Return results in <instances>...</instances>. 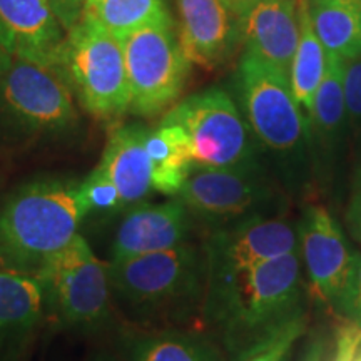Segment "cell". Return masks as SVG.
I'll return each mask as SVG.
<instances>
[{
	"mask_svg": "<svg viewBox=\"0 0 361 361\" xmlns=\"http://www.w3.org/2000/svg\"><path fill=\"white\" fill-rule=\"evenodd\" d=\"M146 151L151 161V186L166 196H176L192 171L191 144L183 126L164 119L147 130Z\"/></svg>",
	"mask_w": 361,
	"mask_h": 361,
	"instance_id": "obj_19",
	"label": "cell"
},
{
	"mask_svg": "<svg viewBox=\"0 0 361 361\" xmlns=\"http://www.w3.org/2000/svg\"><path fill=\"white\" fill-rule=\"evenodd\" d=\"M176 196L189 213L207 223L226 224L255 214L271 192L255 162L238 168H197Z\"/></svg>",
	"mask_w": 361,
	"mask_h": 361,
	"instance_id": "obj_11",
	"label": "cell"
},
{
	"mask_svg": "<svg viewBox=\"0 0 361 361\" xmlns=\"http://www.w3.org/2000/svg\"><path fill=\"white\" fill-rule=\"evenodd\" d=\"M34 276L42 288L44 310L64 326L94 328L107 318L112 296L109 269L80 234Z\"/></svg>",
	"mask_w": 361,
	"mask_h": 361,
	"instance_id": "obj_5",
	"label": "cell"
},
{
	"mask_svg": "<svg viewBox=\"0 0 361 361\" xmlns=\"http://www.w3.org/2000/svg\"><path fill=\"white\" fill-rule=\"evenodd\" d=\"M16 45H13V40L11 34L7 32L6 27L0 22V75L6 72L8 66L12 64V61L16 59Z\"/></svg>",
	"mask_w": 361,
	"mask_h": 361,
	"instance_id": "obj_31",
	"label": "cell"
},
{
	"mask_svg": "<svg viewBox=\"0 0 361 361\" xmlns=\"http://www.w3.org/2000/svg\"><path fill=\"white\" fill-rule=\"evenodd\" d=\"M111 295L137 313H157L191 303L206 281V259L184 243L173 250L111 261Z\"/></svg>",
	"mask_w": 361,
	"mask_h": 361,
	"instance_id": "obj_4",
	"label": "cell"
},
{
	"mask_svg": "<svg viewBox=\"0 0 361 361\" xmlns=\"http://www.w3.org/2000/svg\"><path fill=\"white\" fill-rule=\"evenodd\" d=\"M164 117L183 126L197 168H238L255 164L250 128L233 99L221 89L194 94Z\"/></svg>",
	"mask_w": 361,
	"mask_h": 361,
	"instance_id": "obj_7",
	"label": "cell"
},
{
	"mask_svg": "<svg viewBox=\"0 0 361 361\" xmlns=\"http://www.w3.org/2000/svg\"><path fill=\"white\" fill-rule=\"evenodd\" d=\"M4 109L27 129L57 133L78 121L74 94L56 67L16 57L0 75Z\"/></svg>",
	"mask_w": 361,
	"mask_h": 361,
	"instance_id": "obj_10",
	"label": "cell"
},
{
	"mask_svg": "<svg viewBox=\"0 0 361 361\" xmlns=\"http://www.w3.org/2000/svg\"><path fill=\"white\" fill-rule=\"evenodd\" d=\"M300 42L290 69V84L296 102L310 116L313 101L326 71V51L311 27L306 0H298Z\"/></svg>",
	"mask_w": 361,
	"mask_h": 361,
	"instance_id": "obj_21",
	"label": "cell"
},
{
	"mask_svg": "<svg viewBox=\"0 0 361 361\" xmlns=\"http://www.w3.org/2000/svg\"><path fill=\"white\" fill-rule=\"evenodd\" d=\"M345 61L335 54H326V71L319 84L308 116L310 124L322 139L331 141L340 133L346 119L345 104Z\"/></svg>",
	"mask_w": 361,
	"mask_h": 361,
	"instance_id": "obj_23",
	"label": "cell"
},
{
	"mask_svg": "<svg viewBox=\"0 0 361 361\" xmlns=\"http://www.w3.org/2000/svg\"><path fill=\"white\" fill-rule=\"evenodd\" d=\"M147 129L123 126L112 130L96 168L114 184L124 206L139 202L151 192V161L146 151Z\"/></svg>",
	"mask_w": 361,
	"mask_h": 361,
	"instance_id": "obj_18",
	"label": "cell"
},
{
	"mask_svg": "<svg viewBox=\"0 0 361 361\" xmlns=\"http://www.w3.org/2000/svg\"><path fill=\"white\" fill-rule=\"evenodd\" d=\"M80 194L90 211H117L124 207L114 184L97 168L80 183Z\"/></svg>",
	"mask_w": 361,
	"mask_h": 361,
	"instance_id": "obj_26",
	"label": "cell"
},
{
	"mask_svg": "<svg viewBox=\"0 0 361 361\" xmlns=\"http://www.w3.org/2000/svg\"><path fill=\"white\" fill-rule=\"evenodd\" d=\"M336 311L346 316V319L361 326V252H355L353 269H351L345 295Z\"/></svg>",
	"mask_w": 361,
	"mask_h": 361,
	"instance_id": "obj_27",
	"label": "cell"
},
{
	"mask_svg": "<svg viewBox=\"0 0 361 361\" xmlns=\"http://www.w3.org/2000/svg\"><path fill=\"white\" fill-rule=\"evenodd\" d=\"M84 12L117 39L128 37L144 27L173 24L164 0H87Z\"/></svg>",
	"mask_w": 361,
	"mask_h": 361,
	"instance_id": "obj_22",
	"label": "cell"
},
{
	"mask_svg": "<svg viewBox=\"0 0 361 361\" xmlns=\"http://www.w3.org/2000/svg\"><path fill=\"white\" fill-rule=\"evenodd\" d=\"M246 52L273 64L290 78L300 42L298 0H238Z\"/></svg>",
	"mask_w": 361,
	"mask_h": 361,
	"instance_id": "obj_13",
	"label": "cell"
},
{
	"mask_svg": "<svg viewBox=\"0 0 361 361\" xmlns=\"http://www.w3.org/2000/svg\"><path fill=\"white\" fill-rule=\"evenodd\" d=\"M361 346V326L350 319L336 329V353L333 361H356Z\"/></svg>",
	"mask_w": 361,
	"mask_h": 361,
	"instance_id": "obj_29",
	"label": "cell"
},
{
	"mask_svg": "<svg viewBox=\"0 0 361 361\" xmlns=\"http://www.w3.org/2000/svg\"><path fill=\"white\" fill-rule=\"evenodd\" d=\"M348 224L355 236L361 241V188L358 189V192L355 194L353 201H351L350 204Z\"/></svg>",
	"mask_w": 361,
	"mask_h": 361,
	"instance_id": "obj_32",
	"label": "cell"
},
{
	"mask_svg": "<svg viewBox=\"0 0 361 361\" xmlns=\"http://www.w3.org/2000/svg\"><path fill=\"white\" fill-rule=\"evenodd\" d=\"M189 211L179 200L161 204L142 202L129 211L112 243L111 261L173 250L186 243Z\"/></svg>",
	"mask_w": 361,
	"mask_h": 361,
	"instance_id": "obj_15",
	"label": "cell"
},
{
	"mask_svg": "<svg viewBox=\"0 0 361 361\" xmlns=\"http://www.w3.org/2000/svg\"><path fill=\"white\" fill-rule=\"evenodd\" d=\"M54 67L92 116L111 119L130 109L123 39L89 13L66 32Z\"/></svg>",
	"mask_w": 361,
	"mask_h": 361,
	"instance_id": "obj_3",
	"label": "cell"
},
{
	"mask_svg": "<svg viewBox=\"0 0 361 361\" xmlns=\"http://www.w3.org/2000/svg\"><path fill=\"white\" fill-rule=\"evenodd\" d=\"M87 0H47L54 16L59 20L64 32L71 30L82 17Z\"/></svg>",
	"mask_w": 361,
	"mask_h": 361,
	"instance_id": "obj_30",
	"label": "cell"
},
{
	"mask_svg": "<svg viewBox=\"0 0 361 361\" xmlns=\"http://www.w3.org/2000/svg\"><path fill=\"white\" fill-rule=\"evenodd\" d=\"M300 251L264 261L218 295L207 298V310L224 329L234 355L293 318L301 308Z\"/></svg>",
	"mask_w": 361,
	"mask_h": 361,
	"instance_id": "obj_2",
	"label": "cell"
},
{
	"mask_svg": "<svg viewBox=\"0 0 361 361\" xmlns=\"http://www.w3.org/2000/svg\"><path fill=\"white\" fill-rule=\"evenodd\" d=\"M311 27L326 54L341 61L361 59V2L306 0Z\"/></svg>",
	"mask_w": 361,
	"mask_h": 361,
	"instance_id": "obj_20",
	"label": "cell"
},
{
	"mask_svg": "<svg viewBox=\"0 0 361 361\" xmlns=\"http://www.w3.org/2000/svg\"><path fill=\"white\" fill-rule=\"evenodd\" d=\"M305 328L306 314L305 311H300L268 335L234 355V361H286L298 338L305 333Z\"/></svg>",
	"mask_w": 361,
	"mask_h": 361,
	"instance_id": "obj_25",
	"label": "cell"
},
{
	"mask_svg": "<svg viewBox=\"0 0 361 361\" xmlns=\"http://www.w3.org/2000/svg\"><path fill=\"white\" fill-rule=\"evenodd\" d=\"M0 22L11 34L17 57L56 66L66 32L47 0H0Z\"/></svg>",
	"mask_w": 361,
	"mask_h": 361,
	"instance_id": "obj_17",
	"label": "cell"
},
{
	"mask_svg": "<svg viewBox=\"0 0 361 361\" xmlns=\"http://www.w3.org/2000/svg\"><path fill=\"white\" fill-rule=\"evenodd\" d=\"M356 361H361V358H358V360H356Z\"/></svg>",
	"mask_w": 361,
	"mask_h": 361,
	"instance_id": "obj_34",
	"label": "cell"
},
{
	"mask_svg": "<svg viewBox=\"0 0 361 361\" xmlns=\"http://www.w3.org/2000/svg\"><path fill=\"white\" fill-rule=\"evenodd\" d=\"M296 233L311 295L336 310L353 269L355 252L324 206H310Z\"/></svg>",
	"mask_w": 361,
	"mask_h": 361,
	"instance_id": "obj_12",
	"label": "cell"
},
{
	"mask_svg": "<svg viewBox=\"0 0 361 361\" xmlns=\"http://www.w3.org/2000/svg\"><path fill=\"white\" fill-rule=\"evenodd\" d=\"M346 117L351 124L361 126V59L345 64Z\"/></svg>",
	"mask_w": 361,
	"mask_h": 361,
	"instance_id": "obj_28",
	"label": "cell"
},
{
	"mask_svg": "<svg viewBox=\"0 0 361 361\" xmlns=\"http://www.w3.org/2000/svg\"><path fill=\"white\" fill-rule=\"evenodd\" d=\"M44 311L37 278L0 268V361H22Z\"/></svg>",
	"mask_w": 361,
	"mask_h": 361,
	"instance_id": "obj_16",
	"label": "cell"
},
{
	"mask_svg": "<svg viewBox=\"0 0 361 361\" xmlns=\"http://www.w3.org/2000/svg\"><path fill=\"white\" fill-rule=\"evenodd\" d=\"M130 89V112L156 116L183 92L189 61L173 24L144 27L123 39Z\"/></svg>",
	"mask_w": 361,
	"mask_h": 361,
	"instance_id": "obj_6",
	"label": "cell"
},
{
	"mask_svg": "<svg viewBox=\"0 0 361 361\" xmlns=\"http://www.w3.org/2000/svg\"><path fill=\"white\" fill-rule=\"evenodd\" d=\"M356 2H361V0H356Z\"/></svg>",
	"mask_w": 361,
	"mask_h": 361,
	"instance_id": "obj_35",
	"label": "cell"
},
{
	"mask_svg": "<svg viewBox=\"0 0 361 361\" xmlns=\"http://www.w3.org/2000/svg\"><path fill=\"white\" fill-rule=\"evenodd\" d=\"M247 124L264 146L290 152L306 133L303 109L296 102L290 78L273 64L246 52L238 72Z\"/></svg>",
	"mask_w": 361,
	"mask_h": 361,
	"instance_id": "obj_9",
	"label": "cell"
},
{
	"mask_svg": "<svg viewBox=\"0 0 361 361\" xmlns=\"http://www.w3.org/2000/svg\"><path fill=\"white\" fill-rule=\"evenodd\" d=\"M87 214L80 183L40 179L20 188L0 209V264L34 276L78 236Z\"/></svg>",
	"mask_w": 361,
	"mask_h": 361,
	"instance_id": "obj_1",
	"label": "cell"
},
{
	"mask_svg": "<svg viewBox=\"0 0 361 361\" xmlns=\"http://www.w3.org/2000/svg\"><path fill=\"white\" fill-rule=\"evenodd\" d=\"M134 361H221L200 338L183 333H156L133 345Z\"/></svg>",
	"mask_w": 361,
	"mask_h": 361,
	"instance_id": "obj_24",
	"label": "cell"
},
{
	"mask_svg": "<svg viewBox=\"0 0 361 361\" xmlns=\"http://www.w3.org/2000/svg\"><path fill=\"white\" fill-rule=\"evenodd\" d=\"M180 45L191 62L213 67L241 40L238 0H176Z\"/></svg>",
	"mask_w": 361,
	"mask_h": 361,
	"instance_id": "obj_14",
	"label": "cell"
},
{
	"mask_svg": "<svg viewBox=\"0 0 361 361\" xmlns=\"http://www.w3.org/2000/svg\"><path fill=\"white\" fill-rule=\"evenodd\" d=\"M322 351L323 346L319 343H314V345H311V348L308 350L303 361H322Z\"/></svg>",
	"mask_w": 361,
	"mask_h": 361,
	"instance_id": "obj_33",
	"label": "cell"
},
{
	"mask_svg": "<svg viewBox=\"0 0 361 361\" xmlns=\"http://www.w3.org/2000/svg\"><path fill=\"white\" fill-rule=\"evenodd\" d=\"M300 251L298 233L281 218L251 214L216 229L206 243L207 298L224 291L264 261Z\"/></svg>",
	"mask_w": 361,
	"mask_h": 361,
	"instance_id": "obj_8",
	"label": "cell"
}]
</instances>
